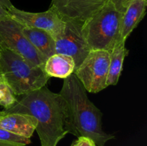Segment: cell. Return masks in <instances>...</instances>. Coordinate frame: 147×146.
<instances>
[{"label": "cell", "instance_id": "cell-1", "mask_svg": "<svg viewBox=\"0 0 147 146\" xmlns=\"http://www.w3.org/2000/svg\"><path fill=\"white\" fill-rule=\"evenodd\" d=\"M21 96V99L4 111L31 115L37 122L35 131L41 146H57L67 134V105L64 98L45 86Z\"/></svg>", "mask_w": 147, "mask_h": 146}, {"label": "cell", "instance_id": "cell-2", "mask_svg": "<svg viewBox=\"0 0 147 146\" xmlns=\"http://www.w3.org/2000/svg\"><path fill=\"white\" fill-rule=\"evenodd\" d=\"M59 94L67 105L65 130L78 137L91 139L96 146H104L114 136L104 132L102 127V113L90 101L76 74L73 73L64 79Z\"/></svg>", "mask_w": 147, "mask_h": 146}, {"label": "cell", "instance_id": "cell-3", "mask_svg": "<svg viewBox=\"0 0 147 146\" xmlns=\"http://www.w3.org/2000/svg\"><path fill=\"white\" fill-rule=\"evenodd\" d=\"M0 72L17 96L44 87L50 79L42 68L34 65L20 54L1 47Z\"/></svg>", "mask_w": 147, "mask_h": 146}, {"label": "cell", "instance_id": "cell-4", "mask_svg": "<svg viewBox=\"0 0 147 146\" xmlns=\"http://www.w3.org/2000/svg\"><path fill=\"white\" fill-rule=\"evenodd\" d=\"M123 13L111 0L82 26V33L90 50H101L110 52L121 41V21Z\"/></svg>", "mask_w": 147, "mask_h": 146}, {"label": "cell", "instance_id": "cell-5", "mask_svg": "<svg viewBox=\"0 0 147 146\" xmlns=\"http://www.w3.org/2000/svg\"><path fill=\"white\" fill-rule=\"evenodd\" d=\"M110 52L106 50H90L74 74L86 91L97 93L108 87Z\"/></svg>", "mask_w": 147, "mask_h": 146}, {"label": "cell", "instance_id": "cell-6", "mask_svg": "<svg viewBox=\"0 0 147 146\" xmlns=\"http://www.w3.org/2000/svg\"><path fill=\"white\" fill-rule=\"evenodd\" d=\"M21 24L11 18L0 20V47L8 49L44 70L46 59L35 50L24 36Z\"/></svg>", "mask_w": 147, "mask_h": 146}, {"label": "cell", "instance_id": "cell-7", "mask_svg": "<svg viewBox=\"0 0 147 146\" xmlns=\"http://www.w3.org/2000/svg\"><path fill=\"white\" fill-rule=\"evenodd\" d=\"M83 24L73 21H65L64 29L55 37V54L73 57L76 69L81 64L90 50L82 33Z\"/></svg>", "mask_w": 147, "mask_h": 146}, {"label": "cell", "instance_id": "cell-8", "mask_svg": "<svg viewBox=\"0 0 147 146\" xmlns=\"http://www.w3.org/2000/svg\"><path fill=\"white\" fill-rule=\"evenodd\" d=\"M10 17L24 27L40 29L50 33L55 37L64 29L65 21L53 9L42 12H29L13 7L8 10Z\"/></svg>", "mask_w": 147, "mask_h": 146}, {"label": "cell", "instance_id": "cell-9", "mask_svg": "<svg viewBox=\"0 0 147 146\" xmlns=\"http://www.w3.org/2000/svg\"><path fill=\"white\" fill-rule=\"evenodd\" d=\"M109 0H52L50 8L60 16L63 21L83 24L99 11Z\"/></svg>", "mask_w": 147, "mask_h": 146}, {"label": "cell", "instance_id": "cell-10", "mask_svg": "<svg viewBox=\"0 0 147 146\" xmlns=\"http://www.w3.org/2000/svg\"><path fill=\"white\" fill-rule=\"evenodd\" d=\"M37 125V120L29 115L0 111V128L17 135L30 138Z\"/></svg>", "mask_w": 147, "mask_h": 146}, {"label": "cell", "instance_id": "cell-11", "mask_svg": "<svg viewBox=\"0 0 147 146\" xmlns=\"http://www.w3.org/2000/svg\"><path fill=\"white\" fill-rule=\"evenodd\" d=\"M147 0H131L123 11L121 21L120 36L121 41L126 42L146 14Z\"/></svg>", "mask_w": 147, "mask_h": 146}, {"label": "cell", "instance_id": "cell-12", "mask_svg": "<svg viewBox=\"0 0 147 146\" xmlns=\"http://www.w3.org/2000/svg\"><path fill=\"white\" fill-rule=\"evenodd\" d=\"M22 31L30 44L46 60L55 54V41L50 33L40 29L24 26Z\"/></svg>", "mask_w": 147, "mask_h": 146}, {"label": "cell", "instance_id": "cell-13", "mask_svg": "<svg viewBox=\"0 0 147 146\" xmlns=\"http://www.w3.org/2000/svg\"><path fill=\"white\" fill-rule=\"evenodd\" d=\"M76 63L73 57L62 54H54L47 59L44 71L49 77L65 79L74 73Z\"/></svg>", "mask_w": 147, "mask_h": 146}, {"label": "cell", "instance_id": "cell-14", "mask_svg": "<svg viewBox=\"0 0 147 146\" xmlns=\"http://www.w3.org/2000/svg\"><path fill=\"white\" fill-rule=\"evenodd\" d=\"M126 42L119 41L110 52L109 74L107 77V85H116L119 82L123 70V64L125 57L129 54V50L125 46Z\"/></svg>", "mask_w": 147, "mask_h": 146}, {"label": "cell", "instance_id": "cell-15", "mask_svg": "<svg viewBox=\"0 0 147 146\" xmlns=\"http://www.w3.org/2000/svg\"><path fill=\"white\" fill-rule=\"evenodd\" d=\"M30 143V138L17 135L0 128V146H27Z\"/></svg>", "mask_w": 147, "mask_h": 146}, {"label": "cell", "instance_id": "cell-16", "mask_svg": "<svg viewBox=\"0 0 147 146\" xmlns=\"http://www.w3.org/2000/svg\"><path fill=\"white\" fill-rule=\"evenodd\" d=\"M17 100L15 94L5 80L2 77H0V105L7 110L11 107Z\"/></svg>", "mask_w": 147, "mask_h": 146}, {"label": "cell", "instance_id": "cell-17", "mask_svg": "<svg viewBox=\"0 0 147 146\" xmlns=\"http://www.w3.org/2000/svg\"><path fill=\"white\" fill-rule=\"evenodd\" d=\"M71 146H96V145L89 137L80 136L78 137L76 141L73 142Z\"/></svg>", "mask_w": 147, "mask_h": 146}, {"label": "cell", "instance_id": "cell-18", "mask_svg": "<svg viewBox=\"0 0 147 146\" xmlns=\"http://www.w3.org/2000/svg\"><path fill=\"white\" fill-rule=\"evenodd\" d=\"M111 1L119 11L123 13L131 0H111Z\"/></svg>", "mask_w": 147, "mask_h": 146}, {"label": "cell", "instance_id": "cell-19", "mask_svg": "<svg viewBox=\"0 0 147 146\" xmlns=\"http://www.w3.org/2000/svg\"><path fill=\"white\" fill-rule=\"evenodd\" d=\"M9 17L10 15L9 14L8 10L0 3V20L8 18V17Z\"/></svg>", "mask_w": 147, "mask_h": 146}, {"label": "cell", "instance_id": "cell-20", "mask_svg": "<svg viewBox=\"0 0 147 146\" xmlns=\"http://www.w3.org/2000/svg\"><path fill=\"white\" fill-rule=\"evenodd\" d=\"M0 3H1L7 10H9L11 7H14V5L11 4L10 0H0Z\"/></svg>", "mask_w": 147, "mask_h": 146}, {"label": "cell", "instance_id": "cell-21", "mask_svg": "<svg viewBox=\"0 0 147 146\" xmlns=\"http://www.w3.org/2000/svg\"><path fill=\"white\" fill-rule=\"evenodd\" d=\"M2 76H1V72H0V77H1Z\"/></svg>", "mask_w": 147, "mask_h": 146}]
</instances>
